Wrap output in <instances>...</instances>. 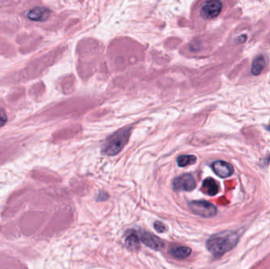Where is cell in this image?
<instances>
[{"label": "cell", "mask_w": 270, "mask_h": 269, "mask_svg": "<svg viewBox=\"0 0 270 269\" xmlns=\"http://www.w3.org/2000/svg\"><path fill=\"white\" fill-rule=\"evenodd\" d=\"M238 242L236 232L225 231L212 235L206 242V248L215 257H221L235 247Z\"/></svg>", "instance_id": "1"}, {"label": "cell", "mask_w": 270, "mask_h": 269, "mask_svg": "<svg viewBox=\"0 0 270 269\" xmlns=\"http://www.w3.org/2000/svg\"><path fill=\"white\" fill-rule=\"evenodd\" d=\"M131 134V128L126 127L114 133L106 140L103 146V154L106 156H115L120 153L127 144Z\"/></svg>", "instance_id": "2"}, {"label": "cell", "mask_w": 270, "mask_h": 269, "mask_svg": "<svg viewBox=\"0 0 270 269\" xmlns=\"http://www.w3.org/2000/svg\"><path fill=\"white\" fill-rule=\"evenodd\" d=\"M189 208L194 214L203 218H211L216 216V206L205 201H192L189 203Z\"/></svg>", "instance_id": "3"}, {"label": "cell", "mask_w": 270, "mask_h": 269, "mask_svg": "<svg viewBox=\"0 0 270 269\" xmlns=\"http://www.w3.org/2000/svg\"><path fill=\"white\" fill-rule=\"evenodd\" d=\"M196 188L195 178L191 174H183L176 177L173 181V189L176 191H193Z\"/></svg>", "instance_id": "4"}, {"label": "cell", "mask_w": 270, "mask_h": 269, "mask_svg": "<svg viewBox=\"0 0 270 269\" xmlns=\"http://www.w3.org/2000/svg\"><path fill=\"white\" fill-rule=\"evenodd\" d=\"M222 3L220 1H208L201 9V16L205 19H214L220 15Z\"/></svg>", "instance_id": "5"}, {"label": "cell", "mask_w": 270, "mask_h": 269, "mask_svg": "<svg viewBox=\"0 0 270 269\" xmlns=\"http://www.w3.org/2000/svg\"><path fill=\"white\" fill-rule=\"evenodd\" d=\"M139 237L142 242L144 243L145 246H149V248L155 250V251H160L163 248L164 244L163 241L157 238V236L153 235L149 232H139Z\"/></svg>", "instance_id": "6"}, {"label": "cell", "mask_w": 270, "mask_h": 269, "mask_svg": "<svg viewBox=\"0 0 270 269\" xmlns=\"http://www.w3.org/2000/svg\"><path fill=\"white\" fill-rule=\"evenodd\" d=\"M212 168L214 172L220 178H228L231 176L234 172L233 167L230 164L222 161V160H217L212 164Z\"/></svg>", "instance_id": "7"}, {"label": "cell", "mask_w": 270, "mask_h": 269, "mask_svg": "<svg viewBox=\"0 0 270 269\" xmlns=\"http://www.w3.org/2000/svg\"><path fill=\"white\" fill-rule=\"evenodd\" d=\"M50 11L42 7H36L28 13L27 17L33 21H45L50 16Z\"/></svg>", "instance_id": "8"}, {"label": "cell", "mask_w": 270, "mask_h": 269, "mask_svg": "<svg viewBox=\"0 0 270 269\" xmlns=\"http://www.w3.org/2000/svg\"><path fill=\"white\" fill-rule=\"evenodd\" d=\"M201 190L209 196H215L219 192V185L214 179L207 178L202 183Z\"/></svg>", "instance_id": "9"}, {"label": "cell", "mask_w": 270, "mask_h": 269, "mask_svg": "<svg viewBox=\"0 0 270 269\" xmlns=\"http://www.w3.org/2000/svg\"><path fill=\"white\" fill-rule=\"evenodd\" d=\"M170 253L175 258L182 260V259L188 257L191 255V249L190 247L184 246H176V247L172 248L170 251Z\"/></svg>", "instance_id": "10"}, {"label": "cell", "mask_w": 270, "mask_h": 269, "mask_svg": "<svg viewBox=\"0 0 270 269\" xmlns=\"http://www.w3.org/2000/svg\"><path fill=\"white\" fill-rule=\"evenodd\" d=\"M125 246L129 251H138L140 248L139 238L135 233H130L125 239Z\"/></svg>", "instance_id": "11"}, {"label": "cell", "mask_w": 270, "mask_h": 269, "mask_svg": "<svg viewBox=\"0 0 270 269\" xmlns=\"http://www.w3.org/2000/svg\"><path fill=\"white\" fill-rule=\"evenodd\" d=\"M265 66H266V61H265L264 57L262 55L257 57L252 63V74L253 76L259 75L264 69Z\"/></svg>", "instance_id": "12"}, {"label": "cell", "mask_w": 270, "mask_h": 269, "mask_svg": "<svg viewBox=\"0 0 270 269\" xmlns=\"http://www.w3.org/2000/svg\"><path fill=\"white\" fill-rule=\"evenodd\" d=\"M196 161H197V157L193 155H182L177 158V164L179 166L182 168L195 164Z\"/></svg>", "instance_id": "13"}, {"label": "cell", "mask_w": 270, "mask_h": 269, "mask_svg": "<svg viewBox=\"0 0 270 269\" xmlns=\"http://www.w3.org/2000/svg\"><path fill=\"white\" fill-rule=\"evenodd\" d=\"M154 228L158 233H163L166 231V227L163 225V223L159 221H156L154 223Z\"/></svg>", "instance_id": "14"}, {"label": "cell", "mask_w": 270, "mask_h": 269, "mask_svg": "<svg viewBox=\"0 0 270 269\" xmlns=\"http://www.w3.org/2000/svg\"><path fill=\"white\" fill-rule=\"evenodd\" d=\"M6 119L7 118H6V114L0 108V127H2L6 123Z\"/></svg>", "instance_id": "15"}]
</instances>
